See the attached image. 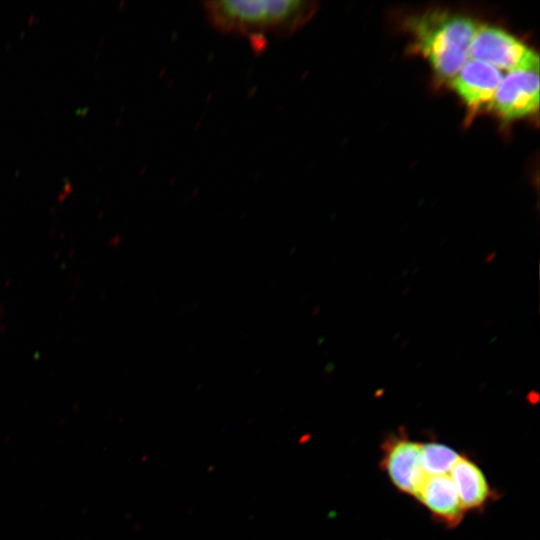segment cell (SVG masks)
Listing matches in <instances>:
<instances>
[{
    "mask_svg": "<svg viewBox=\"0 0 540 540\" xmlns=\"http://www.w3.org/2000/svg\"><path fill=\"white\" fill-rule=\"evenodd\" d=\"M315 3L306 0H212L203 2L210 24L219 32L246 37L260 51L267 36L285 38L311 17Z\"/></svg>",
    "mask_w": 540,
    "mask_h": 540,
    "instance_id": "6da1fadb",
    "label": "cell"
},
{
    "mask_svg": "<svg viewBox=\"0 0 540 540\" xmlns=\"http://www.w3.org/2000/svg\"><path fill=\"white\" fill-rule=\"evenodd\" d=\"M411 27L434 71L452 79L470 59V46L479 26L466 16L433 12L414 19Z\"/></svg>",
    "mask_w": 540,
    "mask_h": 540,
    "instance_id": "7a4b0ae2",
    "label": "cell"
},
{
    "mask_svg": "<svg viewBox=\"0 0 540 540\" xmlns=\"http://www.w3.org/2000/svg\"><path fill=\"white\" fill-rule=\"evenodd\" d=\"M469 57L506 71L539 70L538 54L512 34L494 26H479Z\"/></svg>",
    "mask_w": 540,
    "mask_h": 540,
    "instance_id": "3957f363",
    "label": "cell"
},
{
    "mask_svg": "<svg viewBox=\"0 0 540 540\" xmlns=\"http://www.w3.org/2000/svg\"><path fill=\"white\" fill-rule=\"evenodd\" d=\"M420 449L421 443L404 432L390 435L382 445V468L399 491L413 497L426 477Z\"/></svg>",
    "mask_w": 540,
    "mask_h": 540,
    "instance_id": "277c9868",
    "label": "cell"
},
{
    "mask_svg": "<svg viewBox=\"0 0 540 540\" xmlns=\"http://www.w3.org/2000/svg\"><path fill=\"white\" fill-rule=\"evenodd\" d=\"M507 120L526 117L538 111L539 70H515L503 76L490 106Z\"/></svg>",
    "mask_w": 540,
    "mask_h": 540,
    "instance_id": "5b68a950",
    "label": "cell"
},
{
    "mask_svg": "<svg viewBox=\"0 0 540 540\" xmlns=\"http://www.w3.org/2000/svg\"><path fill=\"white\" fill-rule=\"evenodd\" d=\"M502 71L490 64L469 59L451 79L452 87L471 110L491 106L502 81Z\"/></svg>",
    "mask_w": 540,
    "mask_h": 540,
    "instance_id": "8992f818",
    "label": "cell"
},
{
    "mask_svg": "<svg viewBox=\"0 0 540 540\" xmlns=\"http://www.w3.org/2000/svg\"><path fill=\"white\" fill-rule=\"evenodd\" d=\"M415 498L447 527L457 526L464 517L465 510L449 474L426 475Z\"/></svg>",
    "mask_w": 540,
    "mask_h": 540,
    "instance_id": "52a82bcc",
    "label": "cell"
},
{
    "mask_svg": "<svg viewBox=\"0 0 540 540\" xmlns=\"http://www.w3.org/2000/svg\"><path fill=\"white\" fill-rule=\"evenodd\" d=\"M463 509L482 510L494 496L480 467L466 456L460 455L449 472Z\"/></svg>",
    "mask_w": 540,
    "mask_h": 540,
    "instance_id": "ba28073f",
    "label": "cell"
},
{
    "mask_svg": "<svg viewBox=\"0 0 540 540\" xmlns=\"http://www.w3.org/2000/svg\"><path fill=\"white\" fill-rule=\"evenodd\" d=\"M459 457V453L442 443H421L420 460L426 475L449 474Z\"/></svg>",
    "mask_w": 540,
    "mask_h": 540,
    "instance_id": "9c48e42d",
    "label": "cell"
}]
</instances>
